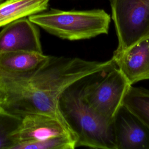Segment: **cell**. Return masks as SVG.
Returning a JSON list of instances; mask_svg holds the SVG:
<instances>
[{"mask_svg": "<svg viewBox=\"0 0 149 149\" xmlns=\"http://www.w3.org/2000/svg\"><path fill=\"white\" fill-rule=\"evenodd\" d=\"M13 136L16 144L58 137L75 138L69 129L59 119L40 113H30L22 116L20 124L13 132Z\"/></svg>", "mask_w": 149, "mask_h": 149, "instance_id": "52a82bcc", "label": "cell"}, {"mask_svg": "<svg viewBox=\"0 0 149 149\" xmlns=\"http://www.w3.org/2000/svg\"><path fill=\"white\" fill-rule=\"evenodd\" d=\"M115 66L112 59L101 62L49 55L43 64L29 72L0 70V109L20 117L47 115L68 127L58 108L62 93L73 83Z\"/></svg>", "mask_w": 149, "mask_h": 149, "instance_id": "6da1fadb", "label": "cell"}, {"mask_svg": "<svg viewBox=\"0 0 149 149\" xmlns=\"http://www.w3.org/2000/svg\"><path fill=\"white\" fill-rule=\"evenodd\" d=\"M118 38L113 54L125 51L149 35V0H110Z\"/></svg>", "mask_w": 149, "mask_h": 149, "instance_id": "5b68a950", "label": "cell"}, {"mask_svg": "<svg viewBox=\"0 0 149 149\" xmlns=\"http://www.w3.org/2000/svg\"><path fill=\"white\" fill-rule=\"evenodd\" d=\"M130 86L115 66L86 77L83 97L96 114L112 123Z\"/></svg>", "mask_w": 149, "mask_h": 149, "instance_id": "277c9868", "label": "cell"}, {"mask_svg": "<svg viewBox=\"0 0 149 149\" xmlns=\"http://www.w3.org/2000/svg\"><path fill=\"white\" fill-rule=\"evenodd\" d=\"M4 1H5V0H0V3H1V2H3Z\"/></svg>", "mask_w": 149, "mask_h": 149, "instance_id": "9a60e30c", "label": "cell"}, {"mask_svg": "<svg viewBox=\"0 0 149 149\" xmlns=\"http://www.w3.org/2000/svg\"><path fill=\"white\" fill-rule=\"evenodd\" d=\"M76 140L72 136L49 138L42 140L20 143L13 149H74Z\"/></svg>", "mask_w": 149, "mask_h": 149, "instance_id": "5bb4252c", "label": "cell"}, {"mask_svg": "<svg viewBox=\"0 0 149 149\" xmlns=\"http://www.w3.org/2000/svg\"><path fill=\"white\" fill-rule=\"evenodd\" d=\"M28 18L49 34L70 41L108 34L111 23V16L101 9L62 10L51 8Z\"/></svg>", "mask_w": 149, "mask_h": 149, "instance_id": "3957f363", "label": "cell"}, {"mask_svg": "<svg viewBox=\"0 0 149 149\" xmlns=\"http://www.w3.org/2000/svg\"><path fill=\"white\" fill-rule=\"evenodd\" d=\"M22 117L0 109V149H13L16 142L13 136Z\"/></svg>", "mask_w": 149, "mask_h": 149, "instance_id": "4fadbf2b", "label": "cell"}, {"mask_svg": "<svg viewBox=\"0 0 149 149\" xmlns=\"http://www.w3.org/2000/svg\"><path fill=\"white\" fill-rule=\"evenodd\" d=\"M115 149H149V129L122 105L113 120Z\"/></svg>", "mask_w": 149, "mask_h": 149, "instance_id": "8992f818", "label": "cell"}, {"mask_svg": "<svg viewBox=\"0 0 149 149\" xmlns=\"http://www.w3.org/2000/svg\"><path fill=\"white\" fill-rule=\"evenodd\" d=\"M49 0H5L0 3V27L47 10Z\"/></svg>", "mask_w": 149, "mask_h": 149, "instance_id": "8fae6325", "label": "cell"}, {"mask_svg": "<svg viewBox=\"0 0 149 149\" xmlns=\"http://www.w3.org/2000/svg\"><path fill=\"white\" fill-rule=\"evenodd\" d=\"M111 59L131 86L149 80V35Z\"/></svg>", "mask_w": 149, "mask_h": 149, "instance_id": "9c48e42d", "label": "cell"}, {"mask_svg": "<svg viewBox=\"0 0 149 149\" xmlns=\"http://www.w3.org/2000/svg\"><path fill=\"white\" fill-rule=\"evenodd\" d=\"M49 55L33 51H10L0 53V70L12 73L27 72L43 64Z\"/></svg>", "mask_w": 149, "mask_h": 149, "instance_id": "30bf717a", "label": "cell"}, {"mask_svg": "<svg viewBox=\"0 0 149 149\" xmlns=\"http://www.w3.org/2000/svg\"><path fill=\"white\" fill-rule=\"evenodd\" d=\"M18 51L42 52L38 26L27 17L9 23L0 31V53Z\"/></svg>", "mask_w": 149, "mask_h": 149, "instance_id": "ba28073f", "label": "cell"}, {"mask_svg": "<svg viewBox=\"0 0 149 149\" xmlns=\"http://www.w3.org/2000/svg\"><path fill=\"white\" fill-rule=\"evenodd\" d=\"M123 105L149 129V90L130 86L123 99Z\"/></svg>", "mask_w": 149, "mask_h": 149, "instance_id": "7c38bea8", "label": "cell"}, {"mask_svg": "<svg viewBox=\"0 0 149 149\" xmlns=\"http://www.w3.org/2000/svg\"><path fill=\"white\" fill-rule=\"evenodd\" d=\"M85 77L62 93L58 100L59 112L76 138V147L115 149L112 123H108L96 114L83 98Z\"/></svg>", "mask_w": 149, "mask_h": 149, "instance_id": "7a4b0ae2", "label": "cell"}]
</instances>
